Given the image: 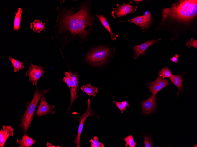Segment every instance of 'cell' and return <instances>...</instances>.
<instances>
[{
  "label": "cell",
  "instance_id": "cell-1",
  "mask_svg": "<svg viewBox=\"0 0 197 147\" xmlns=\"http://www.w3.org/2000/svg\"><path fill=\"white\" fill-rule=\"evenodd\" d=\"M91 2L87 1L75 7H57L58 15L54 28L55 36L62 46L76 39L82 43L87 38L95 21Z\"/></svg>",
  "mask_w": 197,
  "mask_h": 147
},
{
  "label": "cell",
  "instance_id": "cell-2",
  "mask_svg": "<svg viewBox=\"0 0 197 147\" xmlns=\"http://www.w3.org/2000/svg\"><path fill=\"white\" fill-rule=\"evenodd\" d=\"M113 48L106 45L94 47L85 54L83 62L94 69L105 67L110 63L115 54V50Z\"/></svg>",
  "mask_w": 197,
  "mask_h": 147
},
{
  "label": "cell",
  "instance_id": "cell-3",
  "mask_svg": "<svg viewBox=\"0 0 197 147\" xmlns=\"http://www.w3.org/2000/svg\"><path fill=\"white\" fill-rule=\"evenodd\" d=\"M197 13V0H181L173 4L170 8L163 9V21L168 16L183 21H188L195 17Z\"/></svg>",
  "mask_w": 197,
  "mask_h": 147
},
{
  "label": "cell",
  "instance_id": "cell-4",
  "mask_svg": "<svg viewBox=\"0 0 197 147\" xmlns=\"http://www.w3.org/2000/svg\"><path fill=\"white\" fill-rule=\"evenodd\" d=\"M50 89L44 90L38 87L35 91L33 98L27 105L25 113L21 119L20 126L24 134H27V130L33 119V115L39 101L49 92Z\"/></svg>",
  "mask_w": 197,
  "mask_h": 147
},
{
  "label": "cell",
  "instance_id": "cell-5",
  "mask_svg": "<svg viewBox=\"0 0 197 147\" xmlns=\"http://www.w3.org/2000/svg\"><path fill=\"white\" fill-rule=\"evenodd\" d=\"M132 3L130 1L127 3H123L119 5L117 4L116 8H113L111 13L112 16L114 18L125 16L131 13L134 12L137 9V6L132 5L131 4Z\"/></svg>",
  "mask_w": 197,
  "mask_h": 147
},
{
  "label": "cell",
  "instance_id": "cell-6",
  "mask_svg": "<svg viewBox=\"0 0 197 147\" xmlns=\"http://www.w3.org/2000/svg\"><path fill=\"white\" fill-rule=\"evenodd\" d=\"M87 109L86 111L81 115L78 119L79 126L77 135L73 142L77 145V147H81L80 144V136L82 132L84 123L88 117L95 115L94 113L91 109L90 107V99H88L87 101Z\"/></svg>",
  "mask_w": 197,
  "mask_h": 147
},
{
  "label": "cell",
  "instance_id": "cell-7",
  "mask_svg": "<svg viewBox=\"0 0 197 147\" xmlns=\"http://www.w3.org/2000/svg\"><path fill=\"white\" fill-rule=\"evenodd\" d=\"M45 71L41 66L31 63L25 75L28 76L29 82L33 85H37L38 80L44 74Z\"/></svg>",
  "mask_w": 197,
  "mask_h": 147
},
{
  "label": "cell",
  "instance_id": "cell-8",
  "mask_svg": "<svg viewBox=\"0 0 197 147\" xmlns=\"http://www.w3.org/2000/svg\"><path fill=\"white\" fill-rule=\"evenodd\" d=\"M151 14L149 12L144 15L136 17L127 21L119 20L120 22H129L133 23L140 27L142 29L145 30L149 28L151 26L152 21Z\"/></svg>",
  "mask_w": 197,
  "mask_h": 147
},
{
  "label": "cell",
  "instance_id": "cell-9",
  "mask_svg": "<svg viewBox=\"0 0 197 147\" xmlns=\"http://www.w3.org/2000/svg\"><path fill=\"white\" fill-rule=\"evenodd\" d=\"M169 84L168 80L163 78L160 76L154 81L147 84L149 91L152 93L153 95L155 96L160 90Z\"/></svg>",
  "mask_w": 197,
  "mask_h": 147
},
{
  "label": "cell",
  "instance_id": "cell-10",
  "mask_svg": "<svg viewBox=\"0 0 197 147\" xmlns=\"http://www.w3.org/2000/svg\"><path fill=\"white\" fill-rule=\"evenodd\" d=\"M161 39L151 40L145 41L139 45L133 46V57L136 59L141 55H145V51L150 45L160 41Z\"/></svg>",
  "mask_w": 197,
  "mask_h": 147
},
{
  "label": "cell",
  "instance_id": "cell-11",
  "mask_svg": "<svg viewBox=\"0 0 197 147\" xmlns=\"http://www.w3.org/2000/svg\"><path fill=\"white\" fill-rule=\"evenodd\" d=\"M55 112L54 106L49 105L43 97L35 115L39 117L48 114H53Z\"/></svg>",
  "mask_w": 197,
  "mask_h": 147
},
{
  "label": "cell",
  "instance_id": "cell-12",
  "mask_svg": "<svg viewBox=\"0 0 197 147\" xmlns=\"http://www.w3.org/2000/svg\"><path fill=\"white\" fill-rule=\"evenodd\" d=\"M143 113L148 114L152 112L156 107L155 96H151L146 100L142 102L141 103Z\"/></svg>",
  "mask_w": 197,
  "mask_h": 147
},
{
  "label": "cell",
  "instance_id": "cell-13",
  "mask_svg": "<svg viewBox=\"0 0 197 147\" xmlns=\"http://www.w3.org/2000/svg\"><path fill=\"white\" fill-rule=\"evenodd\" d=\"M3 129L0 131V147H4L8 138L14 135V129L9 125L2 126Z\"/></svg>",
  "mask_w": 197,
  "mask_h": 147
},
{
  "label": "cell",
  "instance_id": "cell-14",
  "mask_svg": "<svg viewBox=\"0 0 197 147\" xmlns=\"http://www.w3.org/2000/svg\"><path fill=\"white\" fill-rule=\"evenodd\" d=\"M97 18L101 22L102 24L109 32L111 39L113 40H115L118 37V34H114L112 32L108 23L107 20L106 18L103 15H96Z\"/></svg>",
  "mask_w": 197,
  "mask_h": 147
},
{
  "label": "cell",
  "instance_id": "cell-15",
  "mask_svg": "<svg viewBox=\"0 0 197 147\" xmlns=\"http://www.w3.org/2000/svg\"><path fill=\"white\" fill-rule=\"evenodd\" d=\"M81 89L83 93H86L89 96H92L95 97L98 91V88L91 85L90 84H87L83 85L81 87Z\"/></svg>",
  "mask_w": 197,
  "mask_h": 147
},
{
  "label": "cell",
  "instance_id": "cell-16",
  "mask_svg": "<svg viewBox=\"0 0 197 147\" xmlns=\"http://www.w3.org/2000/svg\"><path fill=\"white\" fill-rule=\"evenodd\" d=\"M16 142L20 144V147H30L36 143L35 140L26 134H24L22 139H17Z\"/></svg>",
  "mask_w": 197,
  "mask_h": 147
},
{
  "label": "cell",
  "instance_id": "cell-17",
  "mask_svg": "<svg viewBox=\"0 0 197 147\" xmlns=\"http://www.w3.org/2000/svg\"><path fill=\"white\" fill-rule=\"evenodd\" d=\"M183 74L175 75H172L169 77L171 82L175 85L178 89L177 94L178 95L180 92L181 91L182 88V76Z\"/></svg>",
  "mask_w": 197,
  "mask_h": 147
},
{
  "label": "cell",
  "instance_id": "cell-18",
  "mask_svg": "<svg viewBox=\"0 0 197 147\" xmlns=\"http://www.w3.org/2000/svg\"><path fill=\"white\" fill-rule=\"evenodd\" d=\"M45 23H43L39 20L36 19L30 23V27L34 32L39 33L42 30H45V28H48L45 27Z\"/></svg>",
  "mask_w": 197,
  "mask_h": 147
},
{
  "label": "cell",
  "instance_id": "cell-19",
  "mask_svg": "<svg viewBox=\"0 0 197 147\" xmlns=\"http://www.w3.org/2000/svg\"><path fill=\"white\" fill-rule=\"evenodd\" d=\"M22 13V9L21 8H18L17 11L14 13L15 16L14 20V26L13 30L18 32L20 29L21 21V13Z\"/></svg>",
  "mask_w": 197,
  "mask_h": 147
},
{
  "label": "cell",
  "instance_id": "cell-20",
  "mask_svg": "<svg viewBox=\"0 0 197 147\" xmlns=\"http://www.w3.org/2000/svg\"><path fill=\"white\" fill-rule=\"evenodd\" d=\"M9 59L12 64L15 72H16L25 67L23 62L17 60L11 56H9Z\"/></svg>",
  "mask_w": 197,
  "mask_h": 147
},
{
  "label": "cell",
  "instance_id": "cell-21",
  "mask_svg": "<svg viewBox=\"0 0 197 147\" xmlns=\"http://www.w3.org/2000/svg\"><path fill=\"white\" fill-rule=\"evenodd\" d=\"M113 103L115 104L122 113L126 110V108L129 107L128 102L127 101H124L121 102H118L116 100L114 101Z\"/></svg>",
  "mask_w": 197,
  "mask_h": 147
},
{
  "label": "cell",
  "instance_id": "cell-22",
  "mask_svg": "<svg viewBox=\"0 0 197 147\" xmlns=\"http://www.w3.org/2000/svg\"><path fill=\"white\" fill-rule=\"evenodd\" d=\"M159 76L165 78H169L172 75L171 70L167 67H164L159 72Z\"/></svg>",
  "mask_w": 197,
  "mask_h": 147
},
{
  "label": "cell",
  "instance_id": "cell-23",
  "mask_svg": "<svg viewBox=\"0 0 197 147\" xmlns=\"http://www.w3.org/2000/svg\"><path fill=\"white\" fill-rule=\"evenodd\" d=\"M126 142L125 147L129 146L130 147H135L136 143L134 141L133 137L132 134L127 136L124 138Z\"/></svg>",
  "mask_w": 197,
  "mask_h": 147
},
{
  "label": "cell",
  "instance_id": "cell-24",
  "mask_svg": "<svg viewBox=\"0 0 197 147\" xmlns=\"http://www.w3.org/2000/svg\"><path fill=\"white\" fill-rule=\"evenodd\" d=\"M89 142L91 143V147H104V145L99 140L98 138L95 136L90 139Z\"/></svg>",
  "mask_w": 197,
  "mask_h": 147
},
{
  "label": "cell",
  "instance_id": "cell-25",
  "mask_svg": "<svg viewBox=\"0 0 197 147\" xmlns=\"http://www.w3.org/2000/svg\"><path fill=\"white\" fill-rule=\"evenodd\" d=\"M144 145L145 147H153L154 146L151 139L146 136H144Z\"/></svg>",
  "mask_w": 197,
  "mask_h": 147
},
{
  "label": "cell",
  "instance_id": "cell-26",
  "mask_svg": "<svg viewBox=\"0 0 197 147\" xmlns=\"http://www.w3.org/2000/svg\"><path fill=\"white\" fill-rule=\"evenodd\" d=\"M186 45L189 48L190 47H193L196 48H197V40L193 38L191 39L186 42Z\"/></svg>",
  "mask_w": 197,
  "mask_h": 147
},
{
  "label": "cell",
  "instance_id": "cell-27",
  "mask_svg": "<svg viewBox=\"0 0 197 147\" xmlns=\"http://www.w3.org/2000/svg\"><path fill=\"white\" fill-rule=\"evenodd\" d=\"M179 57V55L178 54H176L174 56L172 57L170 60L173 62H175V63L177 62L178 59Z\"/></svg>",
  "mask_w": 197,
  "mask_h": 147
},
{
  "label": "cell",
  "instance_id": "cell-28",
  "mask_svg": "<svg viewBox=\"0 0 197 147\" xmlns=\"http://www.w3.org/2000/svg\"><path fill=\"white\" fill-rule=\"evenodd\" d=\"M133 1H135L137 4H138L139 3L142 1H143L142 0H133Z\"/></svg>",
  "mask_w": 197,
  "mask_h": 147
}]
</instances>
